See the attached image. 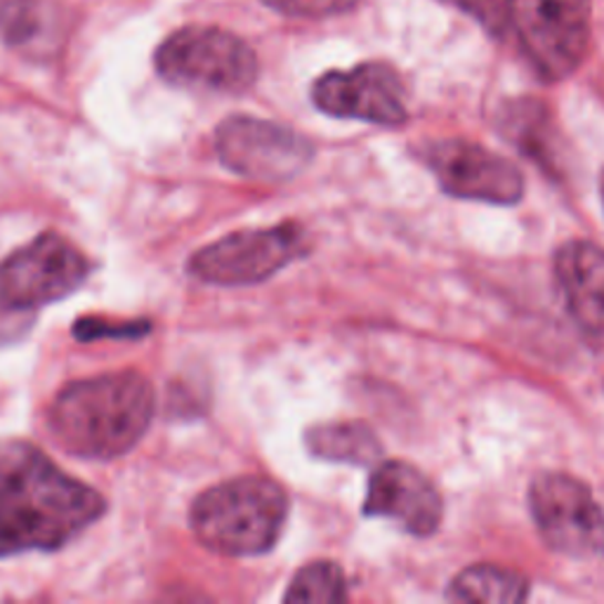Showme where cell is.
Masks as SVG:
<instances>
[{
  "label": "cell",
  "instance_id": "cell-1",
  "mask_svg": "<svg viewBox=\"0 0 604 604\" xmlns=\"http://www.w3.org/2000/svg\"><path fill=\"white\" fill-rule=\"evenodd\" d=\"M106 501L24 439L0 441V558L60 550L102 520Z\"/></svg>",
  "mask_w": 604,
  "mask_h": 604
},
{
  "label": "cell",
  "instance_id": "cell-7",
  "mask_svg": "<svg viewBox=\"0 0 604 604\" xmlns=\"http://www.w3.org/2000/svg\"><path fill=\"white\" fill-rule=\"evenodd\" d=\"M93 264L69 239L45 232L0 262V295L12 308L35 312L76 293Z\"/></svg>",
  "mask_w": 604,
  "mask_h": 604
},
{
  "label": "cell",
  "instance_id": "cell-8",
  "mask_svg": "<svg viewBox=\"0 0 604 604\" xmlns=\"http://www.w3.org/2000/svg\"><path fill=\"white\" fill-rule=\"evenodd\" d=\"M529 508L543 541L574 560L604 558V510L581 479L564 472L539 475Z\"/></svg>",
  "mask_w": 604,
  "mask_h": 604
},
{
  "label": "cell",
  "instance_id": "cell-21",
  "mask_svg": "<svg viewBox=\"0 0 604 604\" xmlns=\"http://www.w3.org/2000/svg\"><path fill=\"white\" fill-rule=\"evenodd\" d=\"M447 3L456 6L458 10L470 12L475 20H479L491 31H499L506 24V17H503L499 0H447Z\"/></svg>",
  "mask_w": 604,
  "mask_h": 604
},
{
  "label": "cell",
  "instance_id": "cell-18",
  "mask_svg": "<svg viewBox=\"0 0 604 604\" xmlns=\"http://www.w3.org/2000/svg\"><path fill=\"white\" fill-rule=\"evenodd\" d=\"M152 331L149 319H112L102 314H87L74 322L76 341L81 343H93L104 341V337H114V341H137V337H145Z\"/></svg>",
  "mask_w": 604,
  "mask_h": 604
},
{
  "label": "cell",
  "instance_id": "cell-22",
  "mask_svg": "<svg viewBox=\"0 0 604 604\" xmlns=\"http://www.w3.org/2000/svg\"><path fill=\"white\" fill-rule=\"evenodd\" d=\"M602 201H604V175H602Z\"/></svg>",
  "mask_w": 604,
  "mask_h": 604
},
{
  "label": "cell",
  "instance_id": "cell-13",
  "mask_svg": "<svg viewBox=\"0 0 604 604\" xmlns=\"http://www.w3.org/2000/svg\"><path fill=\"white\" fill-rule=\"evenodd\" d=\"M555 277L572 316L593 335H604V248L591 241L564 243Z\"/></svg>",
  "mask_w": 604,
  "mask_h": 604
},
{
  "label": "cell",
  "instance_id": "cell-10",
  "mask_svg": "<svg viewBox=\"0 0 604 604\" xmlns=\"http://www.w3.org/2000/svg\"><path fill=\"white\" fill-rule=\"evenodd\" d=\"M423 162L439 187L458 199L510 206L524 194V177L518 166L466 139L433 142L423 149Z\"/></svg>",
  "mask_w": 604,
  "mask_h": 604
},
{
  "label": "cell",
  "instance_id": "cell-5",
  "mask_svg": "<svg viewBox=\"0 0 604 604\" xmlns=\"http://www.w3.org/2000/svg\"><path fill=\"white\" fill-rule=\"evenodd\" d=\"M506 22L543 81L572 76L589 55L591 0H508Z\"/></svg>",
  "mask_w": 604,
  "mask_h": 604
},
{
  "label": "cell",
  "instance_id": "cell-6",
  "mask_svg": "<svg viewBox=\"0 0 604 604\" xmlns=\"http://www.w3.org/2000/svg\"><path fill=\"white\" fill-rule=\"evenodd\" d=\"M310 251L305 232L293 222L268 229H241L204 246L187 262L199 281L216 287H251L274 277Z\"/></svg>",
  "mask_w": 604,
  "mask_h": 604
},
{
  "label": "cell",
  "instance_id": "cell-2",
  "mask_svg": "<svg viewBox=\"0 0 604 604\" xmlns=\"http://www.w3.org/2000/svg\"><path fill=\"white\" fill-rule=\"evenodd\" d=\"M154 402V387L139 371L104 373L62 387L48 406L45 423L66 454L114 460L145 437Z\"/></svg>",
  "mask_w": 604,
  "mask_h": 604
},
{
  "label": "cell",
  "instance_id": "cell-20",
  "mask_svg": "<svg viewBox=\"0 0 604 604\" xmlns=\"http://www.w3.org/2000/svg\"><path fill=\"white\" fill-rule=\"evenodd\" d=\"M33 316L35 312L12 308L10 302L0 295V345H8L24 337L33 326Z\"/></svg>",
  "mask_w": 604,
  "mask_h": 604
},
{
  "label": "cell",
  "instance_id": "cell-11",
  "mask_svg": "<svg viewBox=\"0 0 604 604\" xmlns=\"http://www.w3.org/2000/svg\"><path fill=\"white\" fill-rule=\"evenodd\" d=\"M319 110L337 118H357L376 126H402L408 118L404 83L387 64H360L350 71H329L312 85Z\"/></svg>",
  "mask_w": 604,
  "mask_h": 604
},
{
  "label": "cell",
  "instance_id": "cell-3",
  "mask_svg": "<svg viewBox=\"0 0 604 604\" xmlns=\"http://www.w3.org/2000/svg\"><path fill=\"white\" fill-rule=\"evenodd\" d=\"M289 518V496L270 477L246 475L206 489L191 506L197 539L229 558L262 555L274 548Z\"/></svg>",
  "mask_w": 604,
  "mask_h": 604
},
{
  "label": "cell",
  "instance_id": "cell-4",
  "mask_svg": "<svg viewBox=\"0 0 604 604\" xmlns=\"http://www.w3.org/2000/svg\"><path fill=\"white\" fill-rule=\"evenodd\" d=\"M158 76L175 87L197 93L241 95L258 81L253 48L237 33L218 27H187L158 45Z\"/></svg>",
  "mask_w": 604,
  "mask_h": 604
},
{
  "label": "cell",
  "instance_id": "cell-12",
  "mask_svg": "<svg viewBox=\"0 0 604 604\" xmlns=\"http://www.w3.org/2000/svg\"><path fill=\"white\" fill-rule=\"evenodd\" d=\"M364 514L395 520L416 537H430L441 522V496L418 468L387 460L368 479Z\"/></svg>",
  "mask_w": 604,
  "mask_h": 604
},
{
  "label": "cell",
  "instance_id": "cell-16",
  "mask_svg": "<svg viewBox=\"0 0 604 604\" xmlns=\"http://www.w3.org/2000/svg\"><path fill=\"white\" fill-rule=\"evenodd\" d=\"M529 595V583L522 574L506 570L496 564H475L470 570L460 572L451 589L449 597L456 602H493L510 604L522 602Z\"/></svg>",
  "mask_w": 604,
  "mask_h": 604
},
{
  "label": "cell",
  "instance_id": "cell-15",
  "mask_svg": "<svg viewBox=\"0 0 604 604\" xmlns=\"http://www.w3.org/2000/svg\"><path fill=\"white\" fill-rule=\"evenodd\" d=\"M312 456L333 464L371 466L381 456V441L362 423H324L305 433Z\"/></svg>",
  "mask_w": 604,
  "mask_h": 604
},
{
  "label": "cell",
  "instance_id": "cell-9",
  "mask_svg": "<svg viewBox=\"0 0 604 604\" xmlns=\"http://www.w3.org/2000/svg\"><path fill=\"white\" fill-rule=\"evenodd\" d=\"M220 162L243 177L260 183L291 180L312 162L310 139L272 121L232 116L216 131Z\"/></svg>",
  "mask_w": 604,
  "mask_h": 604
},
{
  "label": "cell",
  "instance_id": "cell-17",
  "mask_svg": "<svg viewBox=\"0 0 604 604\" xmlns=\"http://www.w3.org/2000/svg\"><path fill=\"white\" fill-rule=\"evenodd\" d=\"M283 600L295 602V604L345 602L347 600L345 574H343L341 566L333 564V562L308 564L305 570H300L293 576Z\"/></svg>",
  "mask_w": 604,
  "mask_h": 604
},
{
  "label": "cell",
  "instance_id": "cell-14",
  "mask_svg": "<svg viewBox=\"0 0 604 604\" xmlns=\"http://www.w3.org/2000/svg\"><path fill=\"white\" fill-rule=\"evenodd\" d=\"M66 33V12L58 0H0V39L22 55H55Z\"/></svg>",
  "mask_w": 604,
  "mask_h": 604
},
{
  "label": "cell",
  "instance_id": "cell-19",
  "mask_svg": "<svg viewBox=\"0 0 604 604\" xmlns=\"http://www.w3.org/2000/svg\"><path fill=\"white\" fill-rule=\"evenodd\" d=\"M262 3L281 14L312 17V20H319V17L347 12L360 3V0H262Z\"/></svg>",
  "mask_w": 604,
  "mask_h": 604
}]
</instances>
